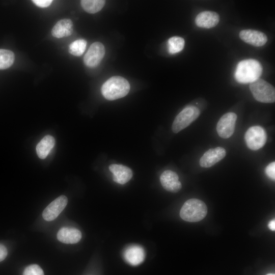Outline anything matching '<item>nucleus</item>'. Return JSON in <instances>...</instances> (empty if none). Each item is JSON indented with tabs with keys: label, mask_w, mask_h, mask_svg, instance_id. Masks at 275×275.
I'll return each mask as SVG.
<instances>
[{
	"label": "nucleus",
	"mask_w": 275,
	"mask_h": 275,
	"mask_svg": "<svg viewBox=\"0 0 275 275\" xmlns=\"http://www.w3.org/2000/svg\"><path fill=\"white\" fill-rule=\"evenodd\" d=\"M87 46V41L84 39H77L71 43L69 47V52L74 56H81Z\"/></svg>",
	"instance_id": "nucleus-22"
},
{
	"label": "nucleus",
	"mask_w": 275,
	"mask_h": 275,
	"mask_svg": "<svg viewBox=\"0 0 275 275\" xmlns=\"http://www.w3.org/2000/svg\"><path fill=\"white\" fill-rule=\"evenodd\" d=\"M219 21L218 14L213 11H205L197 15L195 18L196 25L202 28L210 29L215 26Z\"/></svg>",
	"instance_id": "nucleus-13"
},
{
	"label": "nucleus",
	"mask_w": 275,
	"mask_h": 275,
	"mask_svg": "<svg viewBox=\"0 0 275 275\" xmlns=\"http://www.w3.org/2000/svg\"><path fill=\"white\" fill-rule=\"evenodd\" d=\"M105 52L104 46L101 43H93L84 57L85 64L89 67H96L103 58Z\"/></svg>",
	"instance_id": "nucleus-8"
},
{
	"label": "nucleus",
	"mask_w": 275,
	"mask_h": 275,
	"mask_svg": "<svg viewBox=\"0 0 275 275\" xmlns=\"http://www.w3.org/2000/svg\"><path fill=\"white\" fill-rule=\"evenodd\" d=\"M68 199L65 196H61L51 202L42 213L43 218L47 221L55 219L66 206Z\"/></svg>",
	"instance_id": "nucleus-9"
},
{
	"label": "nucleus",
	"mask_w": 275,
	"mask_h": 275,
	"mask_svg": "<svg viewBox=\"0 0 275 275\" xmlns=\"http://www.w3.org/2000/svg\"><path fill=\"white\" fill-rule=\"evenodd\" d=\"M32 2L38 7L46 8L49 6L52 1L51 0H33Z\"/></svg>",
	"instance_id": "nucleus-25"
},
{
	"label": "nucleus",
	"mask_w": 275,
	"mask_h": 275,
	"mask_svg": "<svg viewBox=\"0 0 275 275\" xmlns=\"http://www.w3.org/2000/svg\"><path fill=\"white\" fill-rule=\"evenodd\" d=\"M23 275H44L42 268L37 264L27 266L24 270Z\"/></svg>",
	"instance_id": "nucleus-23"
},
{
	"label": "nucleus",
	"mask_w": 275,
	"mask_h": 275,
	"mask_svg": "<svg viewBox=\"0 0 275 275\" xmlns=\"http://www.w3.org/2000/svg\"><path fill=\"white\" fill-rule=\"evenodd\" d=\"M267 135L265 130L261 126L250 127L244 134V140L248 147L252 150H257L266 143Z\"/></svg>",
	"instance_id": "nucleus-6"
},
{
	"label": "nucleus",
	"mask_w": 275,
	"mask_h": 275,
	"mask_svg": "<svg viewBox=\"0 0 275 275\" xmlns=\"http://www.w3.org/2000/svg\"><path fill=\"white\" fill-rule=\"evenodd\" d=\"M250 89L254 98L263 103L275 101L274 88L263 79L259 78L250 84Z\"/></svg>",
	"instance_id": "nucleus-4"
},
{
	"label": "nucleus",
	"mask_w": 275,
	"mask_h": 275,
	"mask_svg": "<svg viewBox=\"0 0 275 275\" xmlns=\"http://www.w3.org/2000/svg\"><path fill=\"white\" fill-rule=\"evenodd\" d=\"M226 154L225 149L221 147L210 149L201 157L199 161L200 166L203 168L211 167L223 159Z\"/></svg>",
	"instance_id": "nucleus-10"
},
{
	"label": "nucleus",
	"mask_w": 275,
	"mask_h": 275,
	"mask_svg": "<svg viewBox=\"0 0 275 275\" xmlns=\"http://www.w3.org/2000/svg\"><path fill=\"white\" fill-rule=\"evenodd\" d=\"M7 254V248L3 244L0 243V262L6 258Z\"/></svg>",
	"instance_id": "nucleus-26"
},
{
	"label": "nucleus",
	"mask_w": 275,
	"mask_h": 275,
	"mask_svg": "<svg viewBox=\"0 0 275 275\" xmlns=\"http://www.w3.org/2000/svg\"><path fill=\"white\" fill-rule=\"evenodd\" d=\"M266 275H275V274L273 273H268V274H267Z\"/></svg>",
	"instance_id": "nucleus-28"
},
{
	"label": "nucleus",
	"mask_w": 275,
	"mask_h": 275,
	"mask_svg": "<svg viewBox=\"0 0 275 275\" xmlns=\"http://www.w3.org/2000/svg\"><path fill=\"white\" fill-rule=\"evenodd\" d=\"M268 227L269 228L270 230H271L272 231H275V220L274 219H272L270 221L268 225Z\"/></svg>",
	"instance_id": "nucleus-27"
},
{
	"label": "nucleus",
	"mask_w": 275,
	"mask_h": 275,
	"mask_svg": "<svg viewBox=\"0 0 275 275\" xmlns=\"http://www.w3.org/2000/svg\"><path fill=\"white\" fill-rule=\"evenodd\" d=\"M109 171L113 173V180L119 184H124L132 177V172L128 167L118 164H112L109 166Z\"/></svg>",
	"instance_id": "nucleus-14"
},
{
	"label": "nucleus",
	"mask_w": 275,
	"mask_h": 275,
	"mask_svg": "<svg viewBox=\"0 0 275 275\" xmlns=\"http://www.w3.org/2000/svg\"><path fill=\"white\" fill-rule=\"evenodd\" d=\"M262 72L261 64L254 59L242 60L237 64L235 78L238 82L250 84L259 78Z\"/></svg>",
	"instance_id": "nucleus-1"
},
{
	"label": "nucleus",
	"mask_w": 275,
	"mask_h": 275,
	"mask_svg": "<svg viewBox=\"0 0 275 275\" xmlns=\"http://www.w3.org/2000/svg\"><path fill=\"white\" fill-rule=\"evenodd\" d=\"M199 109L195 106H189L184 108L175 117L173 121L172 130L174 133H178L188 126L200 116Z\"/></svg>",
	"instance_id": "nucleus-5"
},
{
	"label": "nucleus",
	"mask_w": 275,
	"mask_h": 275,
	"mask_svg": "<svg viewBox=\"0 0 275 275\" xmlns=\"http://www.w3.org/2000/svg\"><path fill=\"white\" fill-rule=\"evenodd\" d=\"M14 59V54L12 51L0 49V69H6L11 66Z\"/></svg>",
	"instance_id": "nucleus-21"
},
{
	"label": "nucleus",
	"mask_w": 275,
	"mask_h": 275,
	"mask_svg": "<svg viewBox=\"0 0 275 275\" xmlns=\"http://www.w3.org/2000/svg\"><path fill=\"white\" fill-rule=\"evenodd\" d=\"M239 37L245 43L257 47L263 46L267 41V37L264 33L254 30L241 31Z\"/></svg>",
	"instance_id": "nucleus-12"
},
{
	"label": "nucleus",
	"mask_w": 275,
	"mask_h": 275,
	"mask_svg": "<svg viewBox=\"0 0 275 275\" xmlns=\"http://www.w3.org/2000/svg\"><path fill=\"white\" fill-rule=\"evenodd\" d=\"M55 140L53 137L47 135L44 136L36 146V151L41 159L45 158L54 147Z\"/></svg>",
	"instance_id": "nucleus-18"
},
{
	"label": "nucleus",
	"mask_w": 275,
	"mask_h": 275,
	"mask_svg": "<svg viewBox=\"0 0 275 275\" xmlns=\"http://www.w3.org/2000/svg\"><path fill=\"white\" fill-rule=\"evenodd\" d=\"M185 41L183 38L174 36L169 39L168 41V51L171 54L180 52L184 48Z\"/></svg>",
	"instance_id": "nucleus-20"
},
{
	"label": "nucleus",
	"mask_w": 275,
	"mask_h": 275,
	"mask_svg": "<svg viewBox=\"0 0 275 275\" xmlns=\"http://www.w3.org/2000/svg\"><path fill=\"white\" fill-rule=\"evenodd\" d=\"M237 120V115L232 112L224 114L219 120L216 125V131L222 138L227 139L233 134Z\"/></svg>",
	"instance_id": "nucleus-7"
},
{
	"label": "nucleus",
	"mask_w": 275,
	"mask_h": 275,
	"mask_svg": "<svg viewBox=\"0 0 275 275\" xmlns=\"http://www.w3.org/2000/svg\"><path fill=\"white\" fill-rule=\"evenodd\" d=\"M207 213V207L204 202L198 199H190L182 206L180 216L185 221L197 222L203 219Z\"/></svg>",
	"instance_id": "nucleus-3"
},
{
	"label": "nucleus",
	"mask_w": 275,
	"mask_h": 275,
	"mask_svg": "<svg viewBox=\"0 0 275 275\" xmlns=\"http://www.w3.org/2000/svg\"><path fill=\"white\" fill-rule=\"evenodd\" d=\"M58 239L64 243L73 244L77 243L81 238V232L75 228L63 227L57 233Z\"/></svg>",
	"instance_id": "nucleus-16"
},
{
	"label": "nucleus",
	"mask_w": 275,
	"mask_h": 275,
	"mask_svg": "<svg viewBox=\"0 0 275 275\" xmlns=\"http://www.w3.org/2000/svg\"><path fill=\"white\" fill-rule=\"evenodd\" d=\"M105 1L103 0H82L80 4L83 9L88 13L94 14L100 11Z\"/></svg>",
	"instance_id": "nucleus-19"
},
{
	"label": "nucleus",
	"mask_w": 275,
	"mask_h": 275,
	"mask_svg": "<svg viewBox=\"0 0 275 275\" xmlns=\"http://www.w3.org/2000/svg\"><path fill=\"white\" fill-rule=\"evenodd\" d=\"M266 175L272 180H275V162L273 161L268 164L265 169Z\"/></svg>",
	"instance_id": "nucleus-24"
},
{
	"label": "nucleus",
	"mask_w": 275,
	"mask_h": 275,
	"mask_svg": "<svg viewBox=\"0 0 275 275\" xmlns=\"http://www.w3.org/2000/svg\"><path fill=\"white\" fill-rule=\"evenodd\" d=\"M126 262L130 265L136 266L141 264L144 260L145 253L144 249L138 245L128 247L124 253Z\"/></svg>",
	"instance_id": "nucleus-15"
},
{
	"label": "nucleus",
	"mask_w": 275,
	"mask_h": 275,
	"mask_svg": "<svg viewBox=\"0 0 275 275\" xmlns=\"http://www.w3.org/2000/svg\"><path fill=\"white\" fill-rule=\"evenodd\" d=\"M160 181L163 188L172 193H177L182 187L177 174L171 170L163 172L160 175Z\"/></svg>",
	"instance_id": "nucleus-11"
},
{
	"label": "nucleus",
	"mask_w": 275,
	"mask_h": 275,
	"mask_svg": "<svg viewBox=\"0 0 275 275\" xmlns=\"http://www.w3.org/2000/svg\"><path fill=\"white\" fill-rule=\"evenodd\" d=\"M73 26L72 21L69 19L59 20L53 27L52 35L58 38L68 37L72 34Z\"/></svg>",
	"instance_id": "nucleus-17"
},
{
	"label": "nucleus",
	"mask_w": 275,
	"mask_h": 275,
	"mask_svg": "<svg viewBox=\"0 0 275 275\" xmlns=\"http://www.w3.org/2000/svg\"><path fill=\"white\" fill-rule=\"evenodd\" d=\"M101 90L105 99L114 100L127 95L130 90V84L124 77L114 76L102 85Z\"/></svg>",
	"instance_id": "nucleus-2"
}]
</instances>
